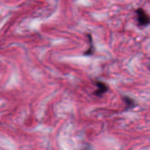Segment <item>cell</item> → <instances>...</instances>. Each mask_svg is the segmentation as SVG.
Listing matches in <instances>:
<instances>
[{
	"label": "cell",
	"instance_id": "obj_1",
	"mask_svg": "<svg viewBox=\"0 0 150 150\" xmlns=\"http://www.w3.org/2000/svg\"><path fill=\"white\" fill-rule=\"evenodd\" d=\"M137 21L141 26H146L149 24V17L146 11L142 8H138L135 10Z\"/></svg>",
	"mask_w": 150,
	"mask_h": 150
},
{
	"label": "cell",
	"instance_id": "obj_2",
	"mask_svg": "<svg viewBox=\"0 0 150 150\" xmlns=\"http://www.w3.org/2000/svg\"><path fill=\"white\" fill-rule=\"evenodd\" d=\"M97 88L94 91V94L97 96H101L108 90V86L104 82L97 80L95 82Z\"/></svg>",
	"mask_w": 150,
	"mask_h": 150
},
{
	"label": "cell",
	"instance_id": "obj_3",
	"mask_svg": "<svg viewBox=\"0 0 150 150\" xmlns=\"http://www.w3.org/2000/svg\"><path fill=\"white\" fill-rule=\"evenodd\" d=\"M87 36H88V39L89 42H90V46L88 48V49L84 52V54L85 56H91L94 52V46L93 43V39H92V37H91V35L88 34Z\"/></svg>",
	"mask_w": 150,
	"mask_h": 150
},
{
	"label": "cell",
	"instance_id": "obj_4",
	"mask_svg": "<svg viewBox=\"0 0 150 150\" xmlns=\"http://www.w3.org/2000/svg\"><path fill=\"white\" fill-rule=\"evenodd\" d=\"M123 100L124 101V103L126 104L127 109L133 108L136 106L135 100L131 97H129L128 96H124L123 97Z\"/></svg>",
	"mask_w": 150,
	"mask_h": 150
}]
</instances>
